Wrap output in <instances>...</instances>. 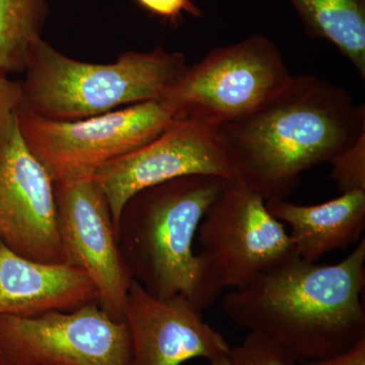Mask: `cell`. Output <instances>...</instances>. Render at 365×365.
Listing matches in <instances>:
<instances>
[{"label": "cell", "mask_w": 365, "mask_h": 365, "mask_svg": "<svg viewBox=\"0 0 365 365\" xmlns=\"http://www.w3.org/2000/svg\"><path fill=\"white\" fill-rule=\"evenodd\" d=\"M218 132L235 177L266 202L285 200L304 172L332 162L365 134V106L341 86L300 74Z\"/></svg>", "instance_id": "1"}, {"label": "cell", "mask_w": 365, "mask_h": 365, "mask_svg": "<svg viewBox=\"0 0 365 365\" xmlns=\"http://www.w3.org/2000/svg\"><path fill=\"white\" fill-rule=\"evenodd\" d=\"M365 239L346 258L318 265L299 257L225 295L228 319L265 334L299 362L344 351L365 337Z\"/></svg>", "instance_id": "2"}, {"label": "cell", "mask_w": 365, "mask_h": 365, "mask_svg": "<svg viewBox=\"0 0 365 365\" xmlns=\"http://www.w3.org/2000/svg\"><path fill=\"white\" fill-rule=\"evenodd\" d=\"M188 67L181 53L160 47L125 52L112 63H90L66 56L41 38L24 69L21 110L47 119L78 120L163 100Z\"/></svg>", "instance_id": "3"}, {"label": "cell", "mask_w": 365, "mask_h": 365, "mask_svg": "<svg viewBox=\"0 0 365 365\" xmlns=\"http://www.w3.org/2000/svg\"><path fill=\"white\" fill-rule=\"evenodd\" d=\"M227 181L208 175L178 178L138 192L122 209L120 252L132 279L148 294H182L194 304L199 280L194 240Z\"/></svg>", "instance_id": "4"}, {"label": "cell", "mask_w": 365, "mask_h": 365, "mask_svg": "<svg viewBox=\"0 0 365 365\" xmlns=\"http://www.w3.org/2000/svg\"><path fill=\"white\" fill-rule=\"evenodd\" d=\"M199 280L195 307L208 309L225 290L249 287L297 253L290 235L266 201L237 179L228 180L197 230Z\"/></svg>", "instance_id": "5"}, {"label": "cell", "mask_w": 365, "mask_h": 365, "mask_svg": "<svg viewBox=\"0 0 365 365\" xmlns=\"http://www.w3.org/2000/svg\"><path fill=\"white\" fill-rule=\"evenodd\" d=\"M176 108L148 101L78 120H52L21 110L26 145L54 182L93 176L105 165L141 148L174 123Z\"/></svg>", "instance_id": "6"}, {"label": "cell", "mask_w": 365, "mask_h": 365, "mask_svg": "<svg viewBox=\"0 0 365 365\" xmlns=\"http://www.w3.org/2000/svg\"><path fill=\"white\" fill-rule=\"evenodd\" d=\"M292 78L277 45L255 34L211 50L163 100L176 108L179 118L218 128L259 109Z\"/></svg>", "instance_id": "7"}, {"label": "cell", "mask_w": 365, "mask_h": 365, "mask_svg": "<svg viewBox=\"0 0 365 365\" xmlns=\"http://www.w3.org/2000/svg\"><path fill=\"white\" fill-rule=\"evenodd\" d=\"M2 365H131L124 321L98 302L32 317L0 314Z\"/></svg>", "instance_id": "8"}, {"label": "cell", "mask_w": 365, "mask_h": 365, "mask_svg": "<svg viewBox=\"0 0 365 365\" xmlns=\"http://www.w3.org/2000/svg\"><path fill=\"white\" fill-rule=\"evenodd\" d=\"M57 230L66 263L88 274L98 302L124 321L132 277L125 265L104 192L93 176L54 182Z\"/></svg>", "instance_id": "9"}, {"label": "cell", "mask_w": 365, "mask_h": 365, "mask_svg": "<svg viewBox=\"0 0 365 365\" xmlns=\"http://www.w3.org/2000/svg\"><path fill=\"white\" fill-rule=\"evenodd\" d=\"M191 175L235 177L217 127L178 118L160 135L107 163L93 178L109 202L117 232L122 209L135 194Z\"/></svg>", "instance_id": "10"}, {"label": "cell", "mask_w": 365, "mask_h": 365, "mask_svg": "<svg viewBox=\"0 0 365 365\" xmlns=\"http://www.w3.org/2000/svg\"><path fill=\"white\" fill-rule=\"evenodd\" d=\"M0 242L31 260L66 263L54 182L16 127L0 143Z\"/></svg>", "instance_id": "11"}, {"label": "cell", "mask_w": 365, "mask_h": 365, "mask_svg": "<svg viewBox=\"0 0 365 365\" xmlns=\"http://www.w3.org/2000/svg\"><path fill=\"white\" fill-rule=\"evenodd\" d=\"M131 365H182L227 356L230 346L186 297L158 299L132 280L124 312Z\"/></svg>", "instance_id": "12"}, {"label": "cell", "mask_w": 365, "mask_h": 365, "mask_svg": "<svg viewBox=\"0 0 365 365\" xmlns=\"http://www.w3.org/2000/svg\"><path fill=\"white\" fill-rule=\"evenodd\" d=\"M93 302H98L97 289L81 268L31 260L0 242V314L71 312Z\"/></svg>", "instance_id": "13"}, {"label": "cell", "mask_w": 365, "mask_h": 365, "mask_svg": "<svg viewBox=\"0 0 365 365\" xmlns=\"http://www.w3.org/2000/svg\"><path fill=\"white\" fill-rule=\"evenodd\" d=\"M269 212L290 227V239L299 259L316 263L322 257L362 239L365 230V190L341 193L317 205L285 200L266 202Z\"/></svg>", "instance_id": "14"}, {"label": "cell", "mask_w": 365, "mask_h": 365, "mask_svg": "<svg viewBox=\"0 0 365 365\" xmlns=\"http://www.w3.org/2000/svg\"><path fill=\"white\" fill-rule=\"evenodd\" d=\"M307 33L330 42L365 79V0H288Z\"/></svg>", "instance_id": "15"}, {"label": "cell", "mask_w": 365, "mask_h": 365, "mask_svg": "<svg viewBox=\"0 0 365 365\" xmlns=\"http://www.w3.org/2000/svg\"><path fill=\"white\" fill-rule=\"evenodd\" d=\"M48 14L46 0H0V73L24 71Z\"/></svg>", "instance_id": "16"}, {"label": "cell", "mask_w": 365, "mask_h": 365, "mask_svg": "<svg viewBox=\"0 0 365 365\" xmlns=\"http://www.w3.org/2000/svg\"><path fill=\"white\" fill-rule=\"evenodd\" d=\"M230 365H299L289 350L263 333L250 332L241 344L230 347Z\"/></svg>", "instance_id": "17"}, {"label": "cell", "mask_w": 365, "mask_h": 365, "mask_svg": "<svg viewBox=\"0 0 365 365\" xmlns=\"http://www.w3.org/2000/svg\"><path fill=\"white\" fill-rule=\"evenodd\" d=\"M331 179L340 193L365 190V134L332 162Z\"/></svg>", "instance_id": "18"}, {"label": "cell", "mask_w": 365, "mask_h": 365, "mask_svg": "<svg viewBox=\"0 0 365 365\" xmlns=\"http://www.w3.org/2000/svg\"><path fill=\"white\" fill-rule=\"evenodd\" d=\"M23 102L21 83L0 73V143L6 140L18 127V113Z\"/></svg>", "instance_id": "19"}, {"label": "cell", "mask_w": 365, "mask_h": 365, "mask_svg": "<svg viewBox=\"0 0 365 365\" xmlns=\"http://www.w3.org/2000/svg\"><path fill=\"white\" fill-rule=\"evenodd\" d=\"M137 4L148 13L170 23L176 24L182 14L201 16L200 9L193 0H136Z\"/></svg>", "instance_id": "20"}, {"label": "cell", "mask_w": 365, "mask_h": 365, "mask_svg": "<svg viewBox=\"0 0 365 365\" xmlns=\"http://www.w3.org/2000/svg\"><path fill=\"white\" fill-rule=\"evenodd\" d=\"M299 365H365V337L344 351L324 359L302 361Z\"/></svg>", "instance_id": "21"}, {"label": "cell", "mask_w": 365, "mask_h": 365, "mask_svg": "<svg viewBox=\"0 0 365 365\" xmlns=\"http://www.w3.org/2000/svg\"><path fill=\"white\" fill-rule=\"evenodd\" d=\"M209 365H230V364L227 355V356L217 357V359L209 360Z\"/></svg>", "instance_id": "22"}, {"label": "cell", "mask_w": 365, "mask_h": 365, "mask_svg": "<svg viewBox=\"0 0 365 365\" xmlns=\"http://www.w3.org/2000/svg\"><path fill=\"white\" fill-rule=\"evenodd\" d=\"M0 365H2L1 359H0Z\"/></svg>", "instance_id": "23"}]
</instances>
